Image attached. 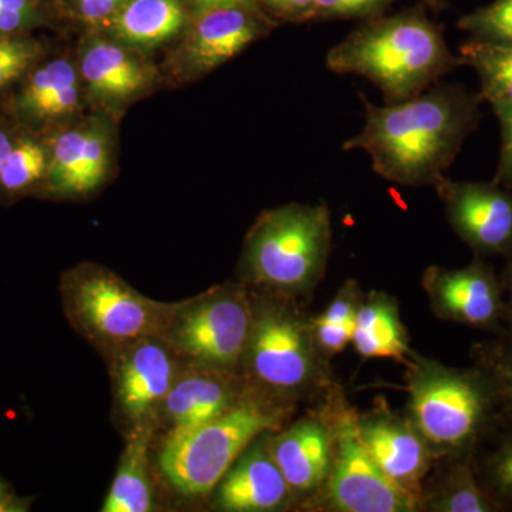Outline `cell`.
Returning a JSON list of instances; mask_svg holds the SVG:
<instances>
[{
  "mask_svg": "<svg viewBox=\"0 0 512 512\" xmlns=\"http://www.w3.org/2000/svg\"><path fill=\"white\" fill-rule=\"evenodd\" d=\"M507 421L508 430L500 444L488 454L477 467L478 477L485 490L497 501L501 510L512 507V421Z\"/></svg>",
  "mask_w": 512,
  "mask_h": 512,
  "instance_id": "obj_31",
  "label": "cell"
},
{
  "mask_svg": "<svg viewBox=\"0 0 512 512\" xmlns=\"http://www.w3.org/2000/svg\"><path fill=\"white\" fill-rule=\"evenodd\" d=\"M289 412L262 396H244L221 416L164 441L158 463L168 483L187 497L218 487L256 439L281 429Z\"/></svg>",
  "mask_w": 512,
  "mask_h": 512,
  "instance_id": "obj_4",
  "label": "cell"
},
{
  "mask_svg": "<svg viewBox=\"0 0 512 512\" xmlns=\"http://www.w3.org/2000/svg\"><path fill=\"white\" fill-rule=\"evenodd\" d=\"M407 366L410 417L436 456H473L501 417L493 384L474 365L457 369L412 352Z\"/></svg>",
  "mask_w": 512,
  "mask_h": 512,
  "instance_id": "obj_3",
  "label": "cell"
},
{
  "mask_svg": "<svg viewBox=\"0 0 512 512\" xmlns=\"http://www.w3.org/2000/svg\"><path fill=\"white\" fill-rule=\"evenodd\" d=\"M363 293L353 279L336 293L328 308L311 322L313 342L320 357L339 355L352 343L357 311L362 303Z\"/></svg>",
  "mask_w": 512,
  "mask_h": 512,
  "instance_id": "obj_26",
  "label": "cell"
},
{
  "mask_svg": "<svg viewBox=\"0 0 512 512\" xmlns=\"http://www.w3.org/2000/svg\"><path fill=\"white\" fill-rule=\"evenodd\" d=\"M84 92L106 109H123L153 86L156 70L117 40L97 33L87 37L80 52Z\"/></svg>",
  "mask_w": 512,
  "mask_h": 512,
  "instance_id": "obj_16",
  "label": "cell"
},
{
  "mask_svg": "<svg viewBox=\"0 0 512 512\" xmlns=\"http://www.w3.org/2000/svg\"><path fill=\"white\" fill-rule=\"evenodd\" d=\"M57 19V0H0V35H23L52 28Z\"/></svg>",
  "mask_w": 512,
  "mask_h": 512,
  "instance_id": "obj_30",
  "label": "cell"
},
{
  "mask_svg": "<svg viewBox=\"0 0 512 512\" xmlns=\"http://www.w3.org/2000/svg\"><path fill=\"white\" fill-rule=\"evenodd\" d=\"M266 443L292 494L311 493L326 483L333 458L329 423L306 417L281 433H269Z\"/></svg>",
  "mask_w": 512,
  "mask_h": 512,
  "instance_id": "obj_19",
  "label": "cell"
},
{
  "mask_svg": "<svg viewBox=\"0 0 512 512\" xmlns=\"http://www.w3.org/2000/svg\"><path fill=\"white\" fill-rule=\"evenodd\" d=\"M365 106V126L343 144L365 151L373 171L404 187H434L480 120V94L453 84H437L413 99L383 107Z\"/></svg>",
  "mask_w": 512,
  "mask_h": 512,
  "instance_id": "obj_1",
  "label": "cell"
},
{
  "mask_svg": "<svg viewBox=\"0 0 512 512\" xmlns=\"http://www.w3.org/2000/svg\"><path fill=\"white\" fill-rule=\"evenodd\" d=\"M421 282L437 318L495 332L505 323L503 281L480 259L463 268L429 266Z\"/></svg>",
  "mask_w": 512,
  "mask_h": 512,
  "instance_id": "obj_10",
  "label": "cell"
},
{
  "mask_svg": "<svg viewBox=\"0 0 512 512\" xmlns=\"http://www.w3.org/2000/svg\"><path fill=\"white\" fill-rule=\"evenodd\" d=\"M430 511L436 512H495L501 507L485 490L473 456L457 457V463L437 488L430 501Z\"/></svg>",
  "mask_w": 512,
  "mask_h": 512,
  "instance_id": "obj_27",
  "label": "cell"
},
{
  "mask_svg": "<svg viewBox=\"0 0 512 512\" xmlns=\"http://www.w3.org/2000/svg\"><path fill=\"white\" fill-rule=\"evenodd\" d=\"M49 164L47 136L19 127L18 136L0 174V202L8 204L33 192H40Z\"/></svg>",
  "mask_w": 512,
  "mask_h": 512,
  "instance_id": "obj_24",
  "label": "cell"
},
{
  "mask_svg": "<svg viewBox=\"0 0 512 512\" xmlns=\"http://www.w3.org/2000/svg\"><path fill=\"white\" fill-rule=\"evenodd\" d=\"M29 510L28 500H22L12 487L0 477V512H22Z\"/></svg>",
  "mask_w": 512,
  "mask_h": 512,
  "instance_id": "obj_38",
  "label": "cell"
},
{
  "mask_svg": "<svg viewBox=\"0 0 512 512\" xmlns=\"http://www.w3.org/2000/svg\"><path fill=\"white\" fill-rule=\"evenodd\" d=\"M269 18L302 23L316 18L315 0H256Z\"/></svg>",
  "mask_w": 512,
  "mask_h": 512,
  "instance_id": "obj_35",
  "label": "cell"
},
{
  "mask_svg": "<svg viewBox=\"0 0 512 512\" xmlns=\"http://www.w3.org/2000/svg\"><path fill=\"white\" fill-rule=\"evenodd\" d=\"M333 458L326 478L325 500L339 512H412L420 497L383 473L366 450L357 416L339 409L332 414Z\"/></svg>",
  "mask_w": 512,
  "mask_h": 512,
  "instance_id": "obj_9",
  "label": "cell"
},
{
  "mask_svg": "<svg viewBox=\"0 0 512 512\" xmlns=\"http://www.w3.org/2000/svg\"><path fill=\"white\" fill-rule=\"evenodd\" d=\"M393 0H315L316 18H376Z\"/></svg>",
  "mask_w": 512,
  "mask_h": 512,
  "instance_id": "obj_33",
  "label": "cell"
},
{
  "mask_svg": "<svg viewBox=\"0 0 512 512\" xmlns=\"http://www.w3.org/2000/svg\"><path fill=\"white\" fill-rule=\"evenodd\" d=\"M18 133L19 127L0 110V174Z\"/></svg>",
  "mask_w": 512,
  "mask_h": 512,
  "instance_id": "obj_37",
  "label": "cell"
},
{
  "mask_svg": "<svg viewBox=\"0 0 512 512\" xmlns=\"http://www.w3.org/2000/svg\"><path fill=\"white\" fill-rule=\"evenodd\" d=\"M352 343L363 359H392L406 365L412 349L396 299L377 291L363 295Z\"/></svg>",
  "mask_w": 512,
  "mask_h": 512,
  "instance_id": "obj_22",
  "label": "cell"
},
{
  "mask_svg": "<svg viewBox=\"0 0 512 512\" xmlns=\"http://www.w3.org/2000/svg\"><path fill=\"white\" fill-rule=\"evenodd\" d=\"M173 348L160 336L128 343L117 357V402L131 423L140 426L163 407L177 379Z\"/></svg>",
  "mask_w": 512,
  "mask_h": 512,
  "instance_id": "obj_15",
  "label": "cell"
},
{
  "mask_svg": "<svg viewBox=\"0 0 512 512\" xmlns=\"http://www.w3.org/2000/svg\"><path fill=\"white\" fill-rule=\"evenodd\" d=\"M188 6L191 9V15H198V13L205 12V10L215 8H247L256 10V12L265 13L258 5L256 0H187ZM266 15V13H265Z\"/></svg>",
  "mask_w": 512,
  "mask_h": 512,
  "instance_id": "obj_36",
  "label": "cell"
},
{
  "mask_svg": "<svg viewBox=\"0 0 512 512\" xmlns=\"http://www.w3.org/2000/svg\"><path fill=\"white\" fill-rule=\"evenodd\" d=\"M357 429L366 450L387 477L420 497V481L429 471L433 451L407 417L389 410L357 416Z\"/></svg>",
  "mask_w": 512,
  "mask_h": 512,
  "instance_id": "obj_17",
  "label": "cell"
},
{
  "mask_svg": "<svg viewBox=\"0 0 512 512\" xmlns=\"http://www.w3.org/2000/svg\"><path fill=\"white\" fill-rule=\"evenodd\" d=\"M46 55V43L33 33L0 35V104Z\"/></svg>",
  "mask_w": 512,
  "mask_h": 512,
  "instance_id": "obj_29",
  "label": "cell"
},
{
  "mask_svg": "<svg viewBox=\"0 0 512 512\" xmlns=\"http://www.w3.org/2000/svg\"><path fill=\"white\" fill-rule=\"evenodd\" d=\"M127 0H64L74 18L87 28L100 30Z\"/></svg>",
  "mask_w": 512,
  "mask_h": 512,
  "instance_id": "obj_34",
  "label": "cell"
},
{
  "mask_svg": "<svg viewBox=\"0 0 512 512\" xmlns=\"http://www.w3.org/2000/svg\"><path fill=\"white\" fill-rule=\"evenodd\" d=\"M191 18L187 0H127L99 32L131 49L151 50L185 32Z\"/></svg>",
  "mask_w": 512,
  "mask_h": 512,
  "instance_id": "obj_21",
  "label": "cell"
},
{
  "mask_svg": "<svg viewBox=\"0 0 512 512\" xmlns=\"http://www.w3.org/2000/svg\"><path fill=\"white\" fill-rule=\"evenodd\" d=\"M83 90L76 62L67 56L46 55L0 104V110L23 130L50 134L76 116Z\"/></svg>",
  "mask_w": 512,
  "mask_h": 512,
  "instance_id": "obj_11",
  "label": "cell"
},
{
  "mask_svg": "<svg viewBox=\"0 0 512 512\" xmlns=\"http://www.w3.org/2000/svg\"><path fill=\"white\" fill-rule=\"evenodd\" d=\"M254 309L242 289H218L184 302L164 339L194 365L232 372L244 359Z\"/></svg>",
  "mask_w": 512,
  "mask_h": 512,
  "instance_id": "obj_8",
  "label": "cell"
},
{
  "mask_svg": "<svg viewBox=\"0 0 512 512\" xmlns=\"http://www.w3.org/2000/svg\"><path fill=\"white\" fill-rule=\"evenodd\" d=\"M151 427L148 424L136 426L128 437L126 450L116 478L106 501L103 512H147L153 508V490L148 477V444Z\"/></svg>",
  "mask_w": 512,
  "mask_h": 512,
  "instance_id": "obj_23",
  "label": "cell"
},
{
  "mask_svg": "<svg viewBox=\"0 0 512 512\" xmlns=\"http://www.w3.org/2000/svg\"><path fill=\"white\" fill-rule=\"evenodd\" d=\"M268 434L256 439L218 484L217 507L220 510L276 511L288 503L293 494L269 451Z\"/></svg>",
  "mask_w": 512,
  "mask_h": 512,
  "instance_id": "obj_18",
  "label": "cell"
},
{
  "mask_svg": "<svg viewBox=\"0 0 512 512\" xmlns=\"http://www.w3.org/2000/svg\"><path fill=\"white\" fill-rule=\"evenodd\" d=\"M242 397L231 372L195 365L192 372L177 376L161 407L171 423L167 437L181 436L214 420Z\"/></svg>",
  "mask_w": 512,
  "mask_h": 512,
  "instance_id": "obj_20",
  "label": "cell"
},
{
  "mask_svg": "<svg viewBox=\"0 0 512 512\" xmlns=\"http://www.w3.org/2000/svg\"><path fill=\"white\" fill-rule=\"evenodd\" d=\"M274 22L247 8H215L192 16L177 63L187 76H204L264 37Z\"/></svg>",
  "mask_w": 512,
  "mask_h": 512,
  "instance_id": "obj_13",
  "label": "cell"
},
{
  "mask_svg": "<svg viewBox=\"0 0 512 512\" xmlns=\"http://www.w3.org/2000/svg\"><path fill=\"white\" fill-rule=\"evenodd\" d=\"M332 249V217L325 204H288L264 212L245 244L244 262L256 284L305 293L319 284Z\"/></svg>",
  "mask_w": 512,
  "mask_h": 512,
  "instance_id": "obj_5",
  "label": "cell"
},
{
  "mask_svg": "<svg viewBox=\"0 0 512 512\" xmlns=\"http://www.w3.org/2000/svg\"><path fill=\"white\" fill-rule=\"evenodd\" d=\"M66 311L90 338L123 346L150 336L164 338L183 303L153 301L100 266H80L64 276Z\"/></svg>",
  "mask_w": 512,
  "mask_h": 512,
  "instance_id": "obj_6",
  "label": "cell"
},
{
  "mask_svg": "<svg viewBox=\"0 0 512 512\" xmlns=\"http://www.w3.org/2000/svg\"><path fill=\"white\" fill-rule=\"evenodd\" d=\"M454 232L477 255H512V191L495 183L437 181Z\"/></svg>",
  "mask_w": 512,
  "mask_h": 512,
  "instance_id": "obj_12",
  "label": "cell"
},
{
  "mask_svg": "<svg viewBox=\"0 0 512 512\" xmlns=\"http://www.w3.org/2000/svg\"><path fill=\"white\" fill-rule=\"evenodd\" d=\"M458 62L476 70L481 99L493 107L512 106V46L471 39L460 47Z\"/></svg>",
  "mask_w": 512,
  "mask_h": 512,
  "instance_id": "obj_25",
  "label": "cell"
},
{
  "mask_svg": "<svg viewBox=\"0 0 512 512\" xmlns=\"http://www.w3.org/2000/svg\"><path fill=\"white\" fill-rule=\"evenodd\" d=\"M424 3H427V5L430 6V8L439 10L443 8L444 2L443 0H423Z\"/></svg>",
  "mask_w": 512,
  "mask_h": 512,
  "instance_id": "obj_40",
  "label": "cell"
},
{
  "mask_svg": "<svg viewBox=\"0 0 512 512\" xmlns=\"http://www.w3.org/2000/svg\"><path fill=\"white\" fill-rule=\"evenodd\" d=\"M458 28L471 33L473 39L512 46V0H494L461 18Z\"/></svg>",
  "mask_w": 512,
  "mask_h": 512,
  "instance_id": "obj_32",
  "label": "cell"
},
{
  "mask_svg": "<svg viewBox=\"0 0 512 512\" xmlns=\"http://www.w3.org/2000/svg\"><path fill=\"white\" fill-rule=\"evenodd\" d=\"M45 136L50 164L39 194L72 197L96 190L103 183L111 164V138L104 124L87 121L57 128Z\"/></svg>",
  "mask_w": 512,
  "mask_h": 512,
  "instance_id": "obj_14",
  "label": "cell"
},
{
  "mask_svg": "<svg viewBox=\"0 0 512 512\" xmlns=\"http://www.w3.org/2000/svg\"><path fill=\"white\" fill-rule=\"evenodd\" d=\"M320 355L311 323L285 305L254 309L244 359L256 383L271 394L291 397L320 380Z\"/></svg>",
  "mask_w": 512,
  "mask_h": 512,
  "instance_id": "obj_7",
  "label": "cell"
},
{
  "mask_svg": "<svg viewBox=\"0 0 512 512\" xmlns=\"http://www.w3.org/2000/svg\"><path fill=\"white\" fill-rule=\"evenodd\" d=\"M505 291V301H507V311H505V323L512 326V255L508 256L507 264L503 274H501Z\"/></svg>",
  "mask_w": 512,
  "mask_h": 512,
  "instance_id": "obj_39",
  "label": "cell"
},
{
  "mask_svg": "<svg viewBox=\"0 0 512 512\" xmlns=\"http://www.w3.org/2000/svg\"><path fill=\"white\" fill-rule=\"evenodd\" d=\"M474 362L493 384L501 417L512 421V326L498 330L497 338L474 346Z\"/></svg>",
  "mask_w": 512,
  "mask_h": 512,
  "instance_id": "obj_28",
  "label": "cell"
},
{
  "mask_svg": "<svg viewBox=\"0 0 512 512\" xmlns=\"http://www.w3.org/2000/svg\"><path fill=\"white\" fill-rule=\"evenodd\" d=\"M458 66L443 32L421 10L376 16L326 55L330 72L365 77L386 104L419 96Z\"/></svg>",
  "mask_w": 512,
  "mask_h": 512,
  "instance_id": "obj_2",
  "label": "cell"
}]
</instances>
